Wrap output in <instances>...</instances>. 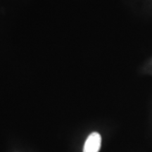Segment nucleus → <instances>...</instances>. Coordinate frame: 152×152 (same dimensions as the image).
Wrapping results in <instances>:
<instances>
[{
	"mask_svg": "<svg viewBox=\"0 0 152 152\" xmlns=\"http://www.w3.org/2000/svg\"><path fill=\"white\" fill-rule=\"evenodd\" d=\"M102 144V137L98 132L91 133L85 142L83 152H99Z\"/></svg>",
	"mask_w": 152,
	"mask_h": 152,
	"instance_id": "1",
	"label": "nucleus"
}]
</instances>
